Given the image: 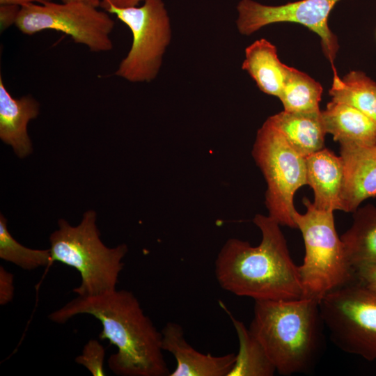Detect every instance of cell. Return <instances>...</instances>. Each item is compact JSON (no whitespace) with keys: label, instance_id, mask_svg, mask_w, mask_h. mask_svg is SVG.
<instances>
[{"label":"cell","instance_id":"30bf717a","mask_svg":"<svg viewBox=\"0 0 376 376\" xmlns=\"http://www.w3.org/2000/svg\"><path fill=\"white\" fill-rule=\"evenodd\" d=\"M339 1L300 0L268 6L253 0H241L237 6V28L241 34L249 36L271 24H300L320 36L323 52L333 64L339 45L337 38L329 27L328 17Z\"/></svg>","mask_w":376,"mask_h":376},{"label":"cell","instance_id":"ac0fdd59","mask_svg":"<svg viewBox=\"0 0 376 376\" xmlns=\"http://www.w3.org/2000/svg\"><path fill=\"white\" fill-rule=\"evenodd\" d=\"M351 227L340 237L354 269L376 265V205L367 204L353 212Z\"/></svg>","mask_w":376,"mask_h":376},{"label":"cell","instance_id":"9a60e30c","mask_svg":"<svg viewBox=\"0 0 376 376\" xmlns=\"http://www.w3.org/2000/svg\"><path fill=\"white\" fill-rule=\"evenodd\" d=\"M321 116L326 132L340 145H376V121L357 109L331 100Z\"/></svg>","mask_w":376,"mask_h":376},{"label":"cell","instance_id":"277c9868","mask_svg":"<svg viewBox=\"0 0 376 376\" xmlns=\"http://www.w3.org/2000/svg\"><path fill=\"white\" fill-rule=\"evenodd\" d=\"M58 226L49 237V249L53 262L73 267L80 274L81 283L72 291L85 297L116 290L127 245L109 248L104 244L94 210L86 211L76 226L64 219L58 220Z\"/></svg>","mask_w":376,"mask_h":376},{"label":"cell","instance_id":"484cf974","mask_svg":"<svg viewBox=\"0 0 376 376\" xmlns=\"http://www.w3.org/2000/svg\"><path fill=\"white\" fill-rule=\"evenodd\" d=\"M21 8L17 5H0V29L3 32L15 25Z\"/></svg>","mask_w":376,"mask_h":376},{"label":"cell","instance_id":"6da1fadb","mask_svg":"<svg viewBox=\"0 0 376 376\" xmlns=\"http://www.w3.org/2000/svg\"><path fill=\"white\" fill-rule=\"evenodd\" d=\"M82 314L98 320L102 326L100 339L107 340L117 347L107 361L115 375L169 376L162 333L132 292L116 289L94 296L77 295L48 318L57 324H64Z\"/></svg>","mask_w":376,"mask_h":376},{"label":"cell","instance_id":"e0dca14e","mask_svg":"<svg viewBox=\"0 0 376 376\" xmlns=\"http://www.w3.org/2000/svg\"><path fill=\"white\" fill-rule=\"evenodd\" d=\"M286 66L279 60L276 47L261 38L246 48L242 68L250 75L261 91L279 97Z\"/></svg>","mask_w":376,"mask_h":376},{"label":"cell","instance_id":"2e32d148","mask_svg":"<svg viewBox=\"0 0 376 376\" xmlns=\"http://www.w3.org/2000/svg\"><path fill=\"white\" fill-rule=\"evenodd\" d=\"M267 120L296 152L304 157L324 148L327 132L321 111L296 113L283 110L269 117Z\"/></svg>","mask_w":376,"mask_h":376},{"label":"cell","instance_id":"cb8c5ba5","mask_svg":"<svg viewBox=\"0 0 376 376\" xmlns=\"http://www.w3.org/2000/svg\"><path fill=\"white\" fill-rule=\"evenodd\" d=\"M14 292V275L0 266V304L3 306L10 302Z\"/></svg>","mask_w":376,"mask_h":376},{"label":"cell","instance_id":"d6986e66","mask_svg":"<svg viewBox=\"0 0 376 376\" xmlns=\"http://www.w3.org/2000/svg\"><path fill=\"white\" fill-rule=\"evenodd\" d=\"M239 340V351L228 376H272L276 368L260 342L226 308Z\"/></svg>","mask_w":376,"mask_h":376},{"label":"cell","instance_id":"8992f818","mask_svg":"<svg viewBox=\"0 0 376 376\" xmlns=\"http://www.w3.org/2000/svg\"><path fill=\"white\" fill-rule=\"evenodd\" d=\"M252 155L267 184L269 216L281 226L297 228L294 196L307 185L306 159L296 152L266 120L258 130Z\"/></svg>","mask_w":376,"mask_h":376},{"label":"cell","instance_id":"9c48e42d","mask_svg":"<svg viewBox=\"0 0 376 376\" xmlns=\"http://www.w3.org/2000/svg\"><path fill=\"white\" fill-rule=\"evenodd\" d=\"M15 26L29 36L45 30L62 32L94 52H109L113 48L110 35L114 21L108 12L83 2L50 1L24 6Z\"/></svg>","mask_w":376,"mask_h":376},{"label":"cell","instance_id":"603a6c76","mask_svg":"<svg viewBox=\"0 0 376 376\" xmlns=\"http://www.w3.org/2000/svg\"><path fill=\"white\" fill-rule=\"evenodd\" d=\"M105 349L96 339L89 340L84 345L81 354L75 358L77 363L83 366L94 376H104Z\"/></svg>","mask_w":376,"mask_h":376},{"label":"cell","instance_id":"7402d4cb","mask_svg":"<svg viewBox=\"0 0 376 376\" xmlns=\"http://www.w3.org/2000/svg\"><path fill=\"white\" fill-rule=\"evenodd\" d=\"M0 258L25 270L47 266L53 262L50 249H33L19 243L10 234L5 217L0 215Z\"/></svg>","mask_w":376,"mask_h":376},{"label":"cell","instance_id":"5b68a950","mask_svg":"<svg viewBox=\"0 0 376 376\" xmlns=\"http://www.w3.org/2000/svg\"><path fill=\"white\" fill-rule=\"evenodd\" d=\"M303 203L306 212L296 210L293 216L305 247L299 271L304 297L320 301L327 293L357 281L356 273L336 232L334 211L318 209L307 198Z\"/></svg>","mask_w":376,"mask_h":376},{"label":"cell","instance_id":"d4e9b609","mask_svg":"<svg viewBox=\"0 0 376 376\" xmlns=\"http://www.w3.org/2000/svg\"><path fill=\"white\" fill-rule=\"evenodd\" d=\"M358 282L370 290L376 292V265H368L355 269Z\"/></svg>","mask_w":376,"mask_h":376},{"label":"cell","instance_id":"f1b7e54d","mask_svg":"<svg viewBox=\"0 0 376 376\" xmlns=\"http://www.w3.org/2000/svg\"><path fill=\"white\" fill-rule=\"evenodd\" d=\"M61 2H69V1H79L86 3L90 5H92L95 7H99L101 5L102 0H60Z\"/></svg>","mask_w":376,"mask_h":376},{"label":"cell","instance_id":"ffe728a7","mask_svg":"<svg viewBox=\"0 0 376 376\" xmlns=\"http://www.w3.org/2000/svg\"><path fill=\"white\" fill-rule=\"evenodd\" d=\"M331 100L352 107L376 121V83L361 71L340 78L335 72L329 90Z\"/></svg>","mask_w":376,"mask_h":376},{"label":"cell","instance_id":"5bb4252c","mask_svg":"<svg viewBox=\"0 0 376 376\" xmlns=\"http://www.w3.org/2000/svg\"><path fill=\"white\" fill-rule=\"evenodd\" d=\"M39 111V103L31 95L13 97L0 76V139L21 158L32 152L27 125L38 116Z\"/></svg>","mask_w":376,"mask_h":376},{"label":"cell","instance_id":"ba28073f","mask_svg":"<svg viewBox=\"0 0 376 376\" xmlns=\"http://www.w3.org/2000/svg\"><path fill=\"white\" fill-rule=\"evenodd\" d=\"M104 10L128 26L132 42L115 75L132 83L150 82L157 76L171 39L170 18L162 0H144L141 6Z\"/></svg>","mask_w":376,"mask_h":376},{"label":"cell","instance_id":"8fae6325","mask_svg":"<svg viewBox=\"0 0 376 376\" xmlns=\"http://www.w3.org/2000/svg\"><path fill=\"white\" fill-rule=\"evenodd\" d=\"M161 333L163 350L171 353L177 363L169 376H228L235 363L234 353L213 356L195 350L176 322H167Z\"/></svg>","mask_w":376,"mask_h":376},{"label":"cell","instance_id":"44dd1931","mask_svg":"<svg viewBox=\"0 0 376 376\" xmlns=\"http://www.w3.org/2000/svg\"><path fill=\"white\" fill-rule=\"evenodd\" d=\"M322 91V87L319 82L308 75L287 65L279 98L285 111L319 112V103Z\"/></svg>","mask_w":376,"mask_h":376},{"label":"cell","instance_id":"3957f363","mask_svg":"<svg viewBox=\"0 0 376 376\" xmlns=\"http://www.w3.org/2000/svg\"><path fill=\"white\" fill-rule=\"evenodd\" d=\"M249 329L282 375L311 370L322 349L324 327L313 298L255 301Z\"/></svg>","mask_w":376,"mask_h":376},{"label":"cell","instance_id":"7c38bea8","mask_svg":"<svg viewBox=\"0 0 376 376\" xmlns=\"http://www.w3.org/2000/svg\"><path fill=\"white\" fill-rule=\"evenodd\" d=\"M344 178L342 211L354 212L365 200L376 196V145H340Z\"/></svg>","mask_w":376,"mask_h":376},{"label":"cell","instance_id":"4316f807","mask_svg":"<svg viewBox=\"0 0 376 376\" xmlns=\"http://www.w3.org/2000/svg\"><path fill=\"white\" fill-rule=\"evenodd\" d=\"M144 0H102L101 6L104 9L109 5L118 8H127L139 6Z\"/></svg>","mask_w":376,"mask_h":376},{"label":"cell","instance_id":"4fadbf2b","mask_svg":"<svg viewBox=\"0 0 376 376\" xmlns=\"http://www.w3.org/2000/svg\"><path fill=\"white\" fill-rule=\"evenodd\" d=\"M305 159L307 185L314 192L313 204L320 210H342L344 169L341 157L324 148Z\"/></svg>","mask_w":376,"mask_h":376},{"label":"cell","instance_id":"7a4b0ae2","mask_svg":"<svg viewBox=\"0 0 376 376\" xmlns=\"http://www.w3.org/2000/svg\"><path fill=\"white\" fill-rule=\"evenodd\" d=\"M262 234L256 246L230 238L214 262L219 285L237 296L258 300H294L304 297L299 266L290 255L280 224L269 215L253 220Z\"/></svg>","mask_w":376,"mask_h":376},{"label":"cell","instance_id":"83f0119b","mask_svg":"<svg viewBox=\"0 0 376 376\" xmlns=\"http://www.w3.org/2000/svg\"><path fill=\"white\" fill-rule=\"evenodd\" d=\"M52 0H0V5L10 4L22 7L31 3L44 4Z\"/></svg>","mask_w":376,"mask_h":376},{"label":"cell","instance_id":"52a82bcc","mask_svg":"<svg viewBox=\"0 0 376 376\" xmlns=\"http://www.w3.org/2000/svg\"><path fill=\"white\" fill-rule=\"evenodd\" d=\"M319 306L324 329L338 348L376 361V292L357 280L325 295Z\"/></svg>","mask_w":376,"mask_h":376}]
</instances>
